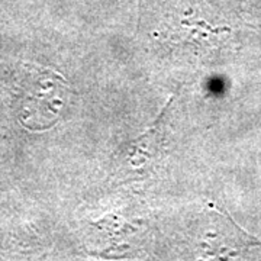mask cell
I'll list each match as a JSON object with an SVG mask.
<instances>
[{"instance_id":"1","label":"cell","mask_w":261,"mask_h":261,"mask_svg":"<svg viewBox=\"0 0 261 261\" xmlns=\"http://www.w3.org/2000/svg\"><path fill=\"white\" fill-rule=\"evenodd\" d=\"M70 93L68 82L56 70L25 64L16 83V113L29 129L56 125Z\"/></svg>"},{"instance_id":"2","label":"cell","mask_w":261,"mask_h":261,"mask_svg":"<svg viewBox=\"0 0 261 261\" xmlns=\"http://www.w3.org/2000/svg\"><path fill=\"white\" fill-rule=\"evenodd\" d=\"M164 113L155 121V123L144 132L141 137L132 142L123 144L118 152L121 160L122 170H128L129 173H138L152 167L161 154L163 147V138H164Z\"/></svg>"}]
</instances>
